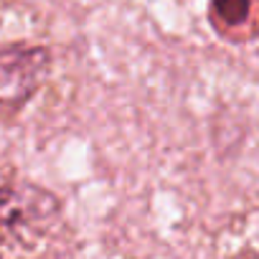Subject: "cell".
<instances>
[{
  "label": "cell",
  "instance_id": "2",
  "mask_svg": "<svg viewBox=\"0 0 259 259\" xmlns=\"http://www.w3.org/2000/svg\"><path fill=\"white\" fill-rule=\"evenodd\" d=\"M61 211V203L46 188L33 183L0 186V226L13 234L41 231Z\"/></svg>",
  "mask_w": 259,
  "mask_h": 259
},
{
  "label": "cell",
  "instance_id": "1",
  "mask_svg": "<svg viewBox=\"0 0 259 259\" xmlns=\"http://www.w3.org/2000/svg\"><path fill=\"white\" fill-rule=\"evenodd\" d=\"M51 56L44 46L0 44V112L21 109L44 84Z\"/></svg>",
  "mask_w": 259,
  "mask_h": 259
},
{
  "label": "cell",
  "instance_id": "3",
  "mask_svg": "<svg viewBox=\"0 0 259 259\" xmlns=\"http://www.w3.org/2000/svg\"><path fill=\"white\" fill-rule=\"evenodd\" d=\"M251 18V0H213L211 21L219 31H234Z\"/></svg>",
  "mask_w": 259,
  "mask_h": 259
}]
</instances>
